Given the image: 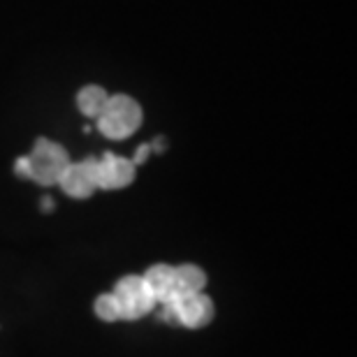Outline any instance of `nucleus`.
Listing matches in <instances>:
<instances>
[{
	"mask_svg": "<svg viewBox=\"0 0 357 357\" xmlns=\"http://www.w3.org/2000/svg\"><path fill=\"white\" fill-rule=\"evenodd\" d=\"M142 121H144V112L137 100L119 93V96H109L105 112L98 116V130L107 139H126L139 130Z\"/></svg>",
	"mask_w": 357,
	"mask_h": 357,
	"instance_id": "1",
	"label": "nucleus"
},
{
	"mask_svg": "<svg viewBox=\"0 0 357 357\" xmlns=\"http://www.w3.org/2000/svg\"><path fill=\"white\" fill-rule=\"evenodd\" d=\"M70 165V155L59 142L40 137L33 144V151L28 153V169L31 178L42 185H54L61 181L63 172Z\"/></svg>",
	"mask_w": 357,
	"mask_h": 357,
	"instance_id": "2",
	"label": "nucleus"
},
{
	"mask_svg": "<svg viewBox=\"0 0 357 357\" xmlns=\"http://www.w3.org/2000/svg\"><path fill=\"white\" fill-rule=\"evenodd\" d=\"M114 297L119 299L121 320H137L155 306V299L142 276H123L114 288Z\"/></svg>",
	"mask_w": 357,
	"mask_h": 357,
	"instance_id": "3",
	"label": "nucleus"
},
{
	"mask_svg": "<svg viewBox=\"0 0 357 357\" xmlns=\"http://www.w3.org/2000/svg\"><path fill=\"white\" fill-rule=\"evenodd\" d=\"M98 158H86L79 162H70L61 176V190L70 197L86 199L98 190Z\"/></svg>",
	"mask_w": 357,
	"mask_h": 357,
	"instance_id": "4",
	"label": "nucleus"
},
{
	"mask_svg": "<svg viewBox=\"0 0 357 357\" xmlns=\"http://www.w3.org/2000/svg\"><path fill=\"white\" fill-rule=\"evenodd\" d=\"M98 188L102 190H119L126 188L135 181V174H137V165L130 158H123V155L116 153H105L102 158H98Z\"/></svg>",
	"mask_w": 357,
	"mask_h": 357,
	"instance_id": "5",
	"label": "nucleus"
},
{
	"mask_svg": "<svg viewBox=\"0 0 357 357\" xmlns=\"http://www.w3.org/2000/svg\"><path fill=\"white\" fill-rule=\"evenodd\" d=\"M176 313H178V325L197 330L211 323L213 318V302L204 292H195V295H185L174 299Z\"/></svg>",
	"mask_w": 357,
	"mask_h": 357,
	"instance_id": "6",
	"label": "nucleus"
},
{
	"mask_svg": "<svg viewBox=\"0 0 357 357\" xmlns=\"http://www.w3.org/2000/svg\"><path fill=\"white\" fill-rule=\"evenodd\" d=\"M151 290L155 304H167L176 299V288H174V267L169 265H153L151 269L142 276Z\"/></svg>",
	"mask_w": 357,
	"mask_h": 357,
	"instance_id": "7",
	"label": "nucleus"
},
{
	"mask_svg": "<svg viewBox=\"0 0 357 357\" xmlns=\"http://www.w3.org/2000/svg\"><path fill=\"white\" fill-rule=\"evenodd\" d=\"M206 285V274L195 265H181L174 267V288H176V299L185 295H195L202 292Z\"/></svg>",
	"mask_w": 357,
	"mask_h": 357,
	"instance_id": "8",
	"label": "nucleus"
},
{
	"mask_svg": "<svg viewBox=\"0 0 357 357\" xmlns=\"http://www.w3.org/2000/svg\"><path fill=\"white\" fill-rule=\"evenodd\" d=\"M107 102H109V93L102 86H98V84H89V86L79 89V93H77V107L89 119H98L105 112Z\"/></svg>",
	"mask_w": 357,
	"mask_h": 357,
	"instance_id": "9",
	"label": "nucleus"
},
{
	"mask_svg": "<svg viewBox=\"0 0 357 357\" xmlns=\"http://www.w3.org/2000/svg\"><path fill=\"white\" fill-rule=\"evenodd\" d=\"M96 313L100 320H105V323L121 320V306H119V299L114 297V292H109V295H100L96 299Z\"/></svg>",
	"mask_w": 357,
	"mask_h": 357,
	"instance_id": "10",
	"label": "nucleus"
},
{
	"mask_svg": "<svg viewBox=\"0 0 357 357\" xmlns=\"http://www.w3.org/2000/svg\"><path fill=\"white\" fill-rule=\"evenodd\" d=\"M160 318L165 320V323H169V325H178V313H176V304H174V302H167V304H162V313H160Z\"/></svg>",
	"mask_w": 357,
	"mask_h": 357,
	"instance_id": "11",
	"label": "nucleus"
},
{
	"mask_svg": "<svg viewBox=\"0 0 357 357\" xmlns=\"http://www.w3.org/2000/svg\"><path fill=\"white\" fill-rule=\"evenodd\" d=\"M14 172H17L19 176H24V178H31V169H28V155H21V158H17V162H14Z\"/></svg>",
	"mask_w": 357,
	"mask_h": 357,
	"instance_id": "12",
	"label": "nucleus"
},
{
	"mask_svg": "<svg viewBox=\"0 0 357 357\" xmlns=\"http://www.w3.org/2000/svg\"><path fill=\"white\" fill-rule=\"evenodd\" d=\"M149 155H151V146L149 144H142L139 149H137V153H135V158H130L135 165H142V162H144Z\"/></svg>",
	"mask_w": 357,
	"mask_h": 357,
	"instance_id": "13",
	"label": "nucleus"
},
{
	"mask_svg": "<svg viewBox=\"0 0 357 357\" xmlns=\"http://www.w3.org/2000/svg\"><path fill=\"white\" fill-rule=\"evenodd\" d=\"M149 146H151V151H155V153H162V151H165V139H162V137H155V139H153Z\"/></svg>",
	"mask_w": 357,
	"mask_h": 357,
	"instance_id": "14",
	"label": "nucleus"
},
{
	"mask_svg": "<svg viewBox=\"0 0 357 357\" xmlns=\"http://www.w3.org/2000/svg\"><path fill=\"white\" fill-rule=\"evenodd\" d=\"M42 211H54V199L52 197H42Z\"/></svg>",
	"mask_w": 357,
	"mask_h": 357,
	"instance_id": "15",
	"label": "nucleus"
}]
</instances>
